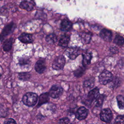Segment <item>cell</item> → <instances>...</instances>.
<instances>
[{"label":"cell","mask_w":124,"mask_h":124,"mask_svg":"<svg viewBox=\"0 0 124 124\" xmlns=\"http://www.w3.org/2000/svg\"><path fill=\"white\" fill-rule=\"evenodd\" d=\"M38 101V95L36 93L32 92L26 93L22 98L23 103L29 107L34 106Z\"/></svg>","instance_id":"6da1fadb"},{"label":"cell","mask_w":124,"mask_h":124,"mask_svg":"<svg viewBox=\"0 0 124 124\" xmlns=\"http://www.w3.org/2000/svg\"><path fill=\"white\" fill-rule=\"evenodd\" d=\"M112 79V74L111 72L107 70L103 71L99 76V81L102 85H106L110 83Z\"/></svg>","instance_id":"7a4b0ae2"},{"label":"cell","mask_w":124,"mask_h":124,"mask_svg":"<svg viewBox=\"0 0 124 124\" xmlns=\"http://www.w3.org/2000/svg\"><path fill=\"white\" fill-rule=\"evenodd\" d=\"M100 117L102 121L106 123L111 122L113 118L111 110L108 108H105L103 109L100 112Z\"/></svg>","instance_id":"3957f363"},{"label":"cell","mask_w":124,"mask_h":124,"mask_svg":"<svg viewBox=\"0 0 124 124\" xmlns=\"http://www.w3.org/2000/svg\"><path fill=\"white\" fill-rule=\"evenodd\" d=\"M65 63V59L63 56H58L52 63V68L55 70L62 69Z\"/></svg>","instance_id":"277c9868"},{"label":"cell","mask_w":124,"mask_h":124,"mask_svg":"<svg viewBox=\"0 0 124 124\" xmlns=\"http://www.w3.org/2000/svg\"><path fill=\"white\" fill-rule=\"evenodd\" d=\"M63 93V89L61 86L55 85L51 87L48 94L49 96L53 98H57L62 95Z\"/></svg>","instance_id":"5b68a950"},{"label":"cell","mask_w":124,"mask_h":124,"mask_svg":"<svg viewBox=\"0 0 124 124\" xmlns=\"http://www.w3.org/2000/svg\"><path fill=\"white\" fill-rule=\"evenodd\" d=\"M99 95V90L98 88H95L91 90L87 95V100L89 103H92Z\"/></svg>","instance_id":"8992f818"},{"label":"cell","mask_w":124,"mask_h":124,"mask_svg":"<svg viewBox=\"0 0 124 124\" xmlns=\"http://www.w3.org/2000/svg\"><path fill=\"white\" fill-rule=\"evenodd\" d=\"M88 114V110L84 107H81L77 111L76 116L78 120L81 121L85 119Z\"/></svg>","instance_id":"52a82bcc"},{"label":"cell","mask_w":124,"mask_h":124,"mask_svg":"<svg viewBox=\"0 0 124 124\" xmlns=\"http://www.w3.org/2000/svg\"><path fill=\"white\" fill-rule=\"evenodd\" d=\"M100 37L106 41H110L112 39V34L110 31L104 29L100 32Z\"/></svg>","instance_id":"ba28073f"},{"label":"cell","mask_w":124,"mask_h":124,"mask_svg":"<svg viewBox=\"0 0 124 124\" xmlns=\"http://www.w3.org/2000/svg\"><path fill=\"white\" fill-rule=\"evenodd\" d=\"M79 50L76 48H69L66 51L67 56L72 60L75 59L79 55Z\"/></svg>","instance_id":"9c48e42d"},{"label":"cell","mask_w":124,"mask_h":124,"mask_svg":"<svg viewBox=\"0 0 124 124\" xmlns=\"http://www.w3.org/2000/svg\"><path fill=\"white\" fill-rule=\"evenodd\" d=\"M35 69L37 72L41 74L46 70V66L45 62L43 60L38 61L35 64Z\"/></svg>","instance_id":"30bf717a"},{"label":"cell","mask_w":124,"mask_h":124,"mask_svg":"<svg viewBox=\"0 0 124 124\" xmlns=\"http://www.w3.org/2000/svg\"><path fill=\"white\" fill-rule=\"evenodd\" d=\"M19 40L24 43H31L32 42V38L31 34L23 33H22L18 38Z\"/></svg>","instance_id":"8fae6325"},{"label":"cell","mask_w":124,"mask_h":124,"mask_svg":"<svg viewBox=\"0 0 124 124\" xmlns=\"http://www.w3.org/2000/svg\"><path fill=\"white\" fill-rule=\"evenodd\" d=\"M34 4L31 1H29L27 0L22 1L20 4V7L22 9H25L27 11H31L33 8Z\"/></svg>","instance_id":"7c38bea8"},{"label":"cell","mask_w":124,"mask_h":124,"mask_svg":"<svg viewBox=\"0 0 124 124\" xmlns=\"http://www.w3.org/2000/svg\"><path fill=\"white\" fill-rule=\"evenodd\" d=\"M49 99V95L48 93H45L41 94L39 97V100L38 103V107L47 103Z\"/></svg>","instance_id":"4fadbf2b"},{"label":"cell","mask_w":124,"mask_h":124,"mask_svg":"<svg viewBox=\"0 0 124 124\" xmlns=\"http://www.w3.org/2000/svg\"><path fill=\"white\" fill-rule=\"evenodd\" d=\"M72 23L67 20H63L61 23V29L63 31H70L72 28Z\"/></svg>","instance_id":"5bb4252c"},{"label":"cell","mask_w":124,"mask_h":124,"mask_svg":"<svg viewBox=\"0 0 124 124\" xmlns=\"http://www.w3.org/2000/svg\"><path fill=\"white\" fill-rule=\"evenodd\" d=\"M92 59V54L91 52H85L83 55V61L82 63L83 66H86L89 65L91 62V60Z\"/></svg>","instance_id":"9a60e30c"},{"label":"cell","mask_w":124,"mask_h":124,"mask_svg":"<svg viewBox=\"0 0 124 124\" xmlns=\"http://www.w3.org/2000/svg\"><path fill=\"white\" fill-rule=\"evenodd\" d=\"M70 41V37L67 35H62L59 42V45L62 47H66Z\"/></svg>","instance_id":"2e32d148"},{"label":"cell","mask_w":124,"mask_h":124,"mask_svg":"<svg viewBox=\"0 0 124 124\" xmlns=\"http://www.w3.org/2000/svg\"><path fill=\"white\" fill-rule=\"evenodd\" d=\"M15 25L13 23H11L9 25H7L3 29L2 31V34L4 35H7L12 32L13 30L15 28Z\"/></svg>","instance_id":"e0dca14e"},{"label":"cell","mask_w":124,"mask_h":124,"mask_svg":"<svg viewBox=\"0 0 124 124\" xmlns=\"http://www.w3.org/2000/svg\"><path fill=\"white\" fill-rule=\"evenodd\" d=\"M94 84V79L93 78H90L85 80L83 82V86L87 89H91L93 87Z\"/></svg>","instance_id":"ac0fdd59"},{"label":"cell","mask_w":124,"mask_h":124,"mask_svg":"<svg viewBox=\"0 0 124 124\" xmlns=\"http://www.w3.org/2000/svg\"><path fill=\"white\" fill-rule=\"evenodd\" d=\"M12 38H10L6 40L3 45V49L5 51H8L11 48L12 44Z\"/></svg>","instance_id":"d6986e66"},{"label":"cell","mask_w":124,"mask_h":124,"mask_svg":"<svg viewBox=\"0 0 124 124\" xmlns=\"http://www.w3.org/2000/svg\"><path fill=\"white\" fill-rule=\"evenodd\" d=\"M118 106L120 109H124V95H119L116 97Z\"/></svg>","instance_id":"ffe728a7"},{"label":"cell","mask_w":124,"mask_h":124,"mask_svg":"<svg viewBox=\"0 0 124 124\" xmlns=\"http://www.w3.org/2000/svg\"><path fill=\"white\" fill-rule=\"evenodd\" d=\"M57 40V39L56 36L53 33L48 34V35L46 36V41L48 44H55Z\"/></svg>","instance_id":"44dd1931"},{"label":"cell","mask_w":124,"mask_h":124,"mask_svg":"<svg viewBox=\"0 0 124 124\" xmlns=\"http://www.w3.org/2000/svg\"><path fill=\"white\" fill-rule=\"evenodd\" d=\"M105 98V95L104 94H100L99 95L97 98L95 99V107H100L102 106L103 103V101Z\"/></svg>","instance_id":"7402d4cb"},{"label":"cell","mask_w":124,"mask_h":124,"mask_svg":"<svg viewBox=\"0 0 124 124\" xmlns=\"http://www.w3.org/2000/svg\"><path fill=\"white\" fill-rule=\"evenodd\" d=\"M85 67L84 66L83 67H80L78 68L77 70H76L74 72V75L75 77L79 78L81 77L83 74H84L85 72Z\"/></svg>","instance_id":"603a6c76"},{"label":"cell","mask_w":124,"mask_h":124,"mask_svg":"<svg viewBox=\"0 0 124 124\" xmlns=\"http://www.w3.org/2000/svg\"><path fill=\"white\" fill-rule=\"evenodd\" d=\"M114 42L118 45H123L124 44V38L119 35H117L115 36Z\"/></svg>","instance_id":"cb8c5ba5"},{"label":"cell","mask_w":124,"mask_h":124,"mask_svg":"<svg viewBox=\"0 0 124 124\" xmlns=\"http://www.w3.org/2000/svg\"><path fill=\"white\" fill-rule=\"evenodd\" d=\"M18 77L19 78L23 81H26L29 79L30 78L31 75L29 73H27V72H24V73H20L18 74Z\"/></svg>","instance_id":"d4e9b609"},{"label":"cell","mask_w":124,"mask_h":124,"mask_svg":"<svg viewBox=\"0 0 124 124\" xmlns=\"http://www.w3.org/2000/svg\"><path fill=\"white\" fill-rule=\"evenodd\" d=\"M81 38L83 42L85 43H88L91 39V35L88 33H83L81 35Z\"/></svg>","instance_id":"484cf974"},{"label":"cell","mask_w":124,"mask_h":124,"mask_svg":"<svg viewBox=\"0 0 124 124\" xmlns=\"http://www.w3.org/2000/svg\"><path fill=\"white\" fill-rule=\"evenodd\" d=\"M116 124H124V115H119L115 119Z\"/></svg>","instance_id":"4316f807"},{"label":"cell","mask_w":124,"mask_h":124,"mask_svg":"<svg viewBox=\"0 0 124 124\" xmlns=\"http://www.w3.org/2000/svg\"><path fill=\"white\" fill-rule=\"evenodd\" d=\"M69 123V119L67 117H64L59 120L58 124H68Z\"/></svg>","instance_id":"83f0119b"},{"label":"cell","mask_w":124,"mask_h":124,"mask_svg":"<svg viewBox=\"0 0 124 124\" xmlns=\"http://www.w3.org/2000/svg\"><path fill=\"white\" fill-rule=\"evenodd\" d=\"M4 124H16V123L13 119L9 118L4 121Z\"/></svg>","instance_id":"f1b7e54d"},{"label":"cell","mask_w":124,"mask_h":124,"mask_svg":"<svg viewBox=\"0 0 124 124\" xmlns=\"http://www.w3.org/2000/svg\"><path fill=\"white\" fill-rule=\"evenodd\" d=\"M111 81H112L113 82V86H118L119 84L120 83V81L118 78H115L114 79H112Z\"/></svg>","instance_id":"f546056e"},{"label":"cell","mask_w":124,"mask_h":124,"mask_svg":"<svg viewBox=\"0 0 124 124\" xmlns=\"http://www.w3.org/2000/svg\"><path fill=\"white\" fill-rule=\"evenodd\" d=\"M20 64L21 65H24V64H27L28 62V60H25L24 59H23L22 60H20Z\"/></svg>","instance_id":"4dcf8cb0"},{"label":"cell","mask_w":124,"mask_h":124,"mask_svg":"<svg viewBox=\"0 0 124 124\" xmlns=\"http://www.w3.org/2000/svg\"><path fill=\"white\" fill-rule=\"evenodd\" d=\"M110 51H111L112 53H117V52L118 51V49H117V48L115 47H111V48H110Z\"/></svg>","instance_id":"1f68e13d"},{"label":"cell","mask_w":124,"mask_h":124,"mask_svg":"<svg viewBox=\"0 0 124 124\" xmlns=\"http://www.w3.org/2000/svg\"><path fill=\"white\" fill-rule=\"evenodd\" d=\"M110 123H107L106 124H116L115 123H110Z\"/></svg>","instance_id":"d6a6232c"},{"label":"cell","mask_w":124,"mask_h":124,"mask_svg":"<svg viewBox=\"0 0 124 124\" xmlns=\"http://www.w3.org/2000/svg\"><path fill=\"white\" fill-rule=\"evenodd\" d=\"M0 77H1V75H0Z\"/></svg>","instance_id":"836d02e7"},{"label":"cell","mask_w":124,"mask_h":124,"mask_svg":"<svg viewBox=\"0 0 124 124\" xmlns=\"http://www.w3.org/2000/svg\"></svg>","instance_id":"e575fe53"}]
</instances>
